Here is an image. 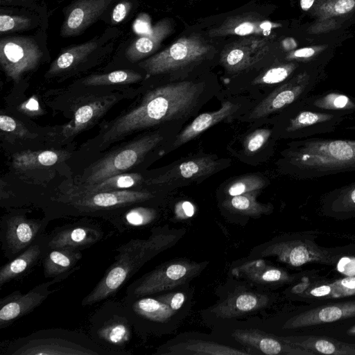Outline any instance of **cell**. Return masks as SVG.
I'll return each mask as SVG.
<instances>
[{
  "mask_svg": "<svg viewBox=\"0 0 355 355\" xmlns=\"http://www.w3.org/2000/svg\"><path fill=\"white\" fill-rule=\"evenodd\" d=\"M200 84L183 81L151 90L135 108L119 116L105 130L101 146H106L136 131L178 119L196 104Z\"/></svg>",
  "mask_w": 355,
  "mask_h": 355,
  "instance_id": "6da1fadb",
  "label": "cell"
},
{
  "mask_svg": "<svg viewBox=\"0 0 355 355\" xmlns=\"http://www.w3.org/2000/svg\"><path fill=\"white\" fill-rule=\"evenodd\" d=\"M354 6V0H338L334 8L336 12L343 14L352 10Z\"/></svg>",
  "mask_w": 355,
  "mask_h": 355,
  "instance_id": "816d5d0a",
  "label": "cell"
},
{
  "mask_svg": "<svg viewBox=\"0 0 355 355\" xmlns=\"http://www.w3.org/2000/svg\"><path fill=\"white\" fill-rule=\"evenodd\" d=\"M270 297L266 293L243 291L232 293L218 304L211 312L219 318L230 319L241 317L266 307Z\"/></svg>",
  "mask_w": 355,
  "mask_h": 355,
  "instance_id": "ac0fdd59",
  "label": "cell"
},
{
  "mask_svg": "<svg viewBox=\"0 0 355 355\" xmlns=\"http://www.w3.org/2000/svg\"><path fill=\"white\" fill-rule=\"evenodd\" d=\"M176 235L156 228L148 239H131L116 249L114 263L102 279L82 300L83 306H91L116 293L147 261L175 243Z\"/></svg>",
  "mask_w": 355,
  "mask_h": 355,
  "instance_id": "7a4b0ae2",
  "label": "cell"
},
{
  "mask_svg": "<svg viewBox=\"0 0 355 355\" xmlns=\"http://www.w3.org/2000/svg\"><path fill=\"white\" fill-rule=\"evenodd\" d=\"M134 31L140 35H145L150 32L152 27L149 16L146 14H141L135 20L133 25Z\"/></svg>",
  "mask_w": 355,
  "mask_h": 355,
  "instance_id": "681fc988",
  "label": "cell"
},
{
  "mask_svg": "<svg viewBox=\"0 0 355 355\" xmlns=\"http://www.w3.org/2000/svg\"><path fill=\"white\" fill-rule=\"evenodd\" d=\"M286 49H292L295 47L296 43L292 38H288L284 42Z\"/></svg>",
  "mask_w": 355,
  "mask_h": 355,
  "instance_id": "11a10c76",
  "label": "cell"
},
{
  "mask_svg": "<svg viewBox=\"0 0 355 355\" xmlns=\"http://www.w3.org/2000/svg\"><path fill=\"white\" fill-rule=\"evenodd\" d=\"M195 212L193 205L189 201H181L178 203L175 208V213L177 216L181 218L193 216Z\"/></svg>",
  "mask_w": 355,
  "mask_h": 355,
  "instance_id": "f907efd6",
  "label": "cell"
},
{
  "mask_svg": "<svg viewBox=\"0 0 355 355\" xmlns=\"http://www.w3.org/2000/svg\"><path fill=\"white\" fill-rule=\"evenodd\" d=\"M0 129L2 132L12 133L19 137H28L29 132L18 121L7 115L0 116Z\"/></svg>",
  "mask_w": 355,
  "mask_h": 355,
  "instance_id": "bcb514c9",
  "label": "cell"
},
{
  "mask_svg": "<svg viewBox=\"0 0 355 355\" xmlns=\"http://www.w3.org/2000/svg\"><path fill=\"white\" fill-rule=\"evenodd\" d=\"M153 197L150 192L131 189L99 192L69 190L53 200L69 207L63 216H103L109 220L122 213L123 209Z\"/></svg>",
  "mask_w": 355,
  "mask_h": 355,
  "instance_id": "5b68a950",
  "label": "cell"
},
{
  "mask_svg": "<svg viewBox=\"0 0 355 355\" xmlns=\"http://www.w3.org/2000/svg\"><path fill=\"white\" fill-rule=\"evenodd\" d=\"M49 235L44 233L28 248L0 269V287L31 271L49 250Z\"/></svg>",
  "mask_w": 355,
  "mask_h": 355,
  "instance_id": "d6986e66",
  "label": "cell"
},
{
  "mask_svg": "<svg viewBox=\"0 0 355 355\" xmlns=\"http://www.w3.org/2000/svg\"><path fill=\"white\" fill-rule=\"evenodd\" d=\"M333 115L323 113H317L311 111H304L299 113L291 122L287 128L289 131H294L304 128L320 123L330 120Z\"/></svg>",
  "mask_w": 355,
  "mask_h": 355,
  "instance_id": "60d3db41",
  "label": "cell"
},
{
  "mask_svg": "<svg viewBox=\"0 0 355 355\" xmlns=\"http://www.w3.org/2000/svg\"><path fill=\"white\" fill-rule=\"evenodd\" d=\"M142 180L139 173H120L107 178L98 183L83 185L74 191L83 192H99L129 189L139 184Z\"/></svg>",
  "mask_w": 355,
  "mask_h": 355,
  "instance_id": "d590c367",
  "label": "cell"
},
{
  "mask_svg": "<svg viewBox=\"0 0 355 355\" xmlns=\"http://www.w3.org/2000/svg\"><path fill=\"white\" fill-rule=\"evenodd\" d=\"M6 355H116L84 333L64 329L33 332L7 344Z\"/></svg>",
  "mask_w": 355,
  "mask_h": 355,
  "instance_id": "277c9868",
  "label": "cell"
},
{
  "mask_svg": "<svg viewBox=\"0 0 355 355\" xmlns=\"http://www.w3.org/2000/svg\"><path fill=\"white\" fill-rule=\"evenodd\" d=\"M155 354L175 355H242L252 354L253 353L250 351L241 350V349L214 341L200 339H185L175 343L166 344L159 348Z\"/></svg>",
  "mask_w": 355,
  "mask_h": 355,
  "instance_id": "7402d4cb",
  "label": "cell"
},
{
  "mask_svg": "<svg viewBox=\"0 0 355 355\" xmlns=\"http://www.w3.org/2000/svg\"><path fill=\"white\" fill-rule=\"evenodd\" d=\"M290 165L304 178L355 170V141L309 139L289 150Z\"/></svg>",
  "mask_w": 355,
  "mask_h": 355,
  "instance_id": "3957f363",
  "label": "cell"
},
{
  "mask_svg": "<svg viewBox=\"0 0 355 355\" xmlns=\"http://www.w3.org/2000/svg\"><path fill=\"white\" fill-rule=\"evenodd\" d=\"M269 129H258L251 133L244 143L245 151L248 154H254L259 150L270 137Z\"/></svg>",
  "mask_w": 355,
  "mask_h": 355,
  "instance_id": "f6af8a7d",
  "label": "cell"
},
{
  "mask_svg": "<svg viewBox=\"0 0 355 355\" xmlns=\"http://www.w3.org/2000/svg\"><path fill=\"white\" fill-rule=\"evenodd\" d=\"M156 217L155 209L139 206L130 208L108 220L118 231L123 232L150 224Z\"/></svg>",
  "mask_w": 355,
  "mask_h": 355,
  "instance_id": "1f68e13d",
  "label": "cell"
},
{
  "mask_svg": "<svg viewBox=\"0 0 355 355\" xmlns=\"http://www.w3.org/2000/svg\"><path fill=\"white\" fill-rule=\"evenodd\" d=\"M51 218H30L22 212L1 218L0 241L4 256L11 260L33 243L44 232Z\"/></svg>",
  "mask_w": 355,
  "mask_h": 355,
  "instance_id": "30bf717a",
  "label": "cell"
},
{
  "mask_svg": "<svg viewBox=\"0 0 355 355\" xmlns=\"http://www.w3.org/2000/svg\"><path fill=\"white\" fill-rule=\"evenodd\" d=\"M112 96L92 99L80 105L74 112L73 119L62 127L61 135L65 139L76 136L100 118L114 103Z\"/></svg>",
  "mask_w": 355,
  "mask_h": 355,
  "instance_id": "484cf974",
  "label": "cell"
},
{
  "mask_svg": "<svg viewBox=\"0 0 355 355\" xmlns=\"http://www.w3.org/2000/svg\"><path fill=\"white\" fill-rule=\"evenodd\" d=\"M291 65H280L271 67L257 76L253 81L254 85H274L286 80L292 71Z\"/></svg>",
  "mask_w": 355,
  "mask_h": 355,
  "instance_id": "b9f144b4",
  "label": "cell"
},
{
  "mask_svg": "<svg viewBox=\"0 0 355 355\" xmlns=\"http://www.w3.org/2000/svg\"><path fill=\"white\" fill-rule=\"evenodd\" d=\"M355 317V300L327 304L306 310L289 318L284 329L308 327Z\"/></svg>",
  "mask_w": 355,
  "mask_h": 355,
  "instance_id": "e0dca14e",
  "label": "cell"
},
{
  "mask_svg": "<svg viewBox=\"0 0 355 355\" xmlns=\"http://www.w3.org/2000/svg\"><path fill=\"white\" fill-rule=\"evenodd\" d=\"M260 257H275L279 261L300 267L309 263L331 265L335 257L327 249L318 246L312 238L281 239L270 243L259 250Z\"/></svg>",
  "mask_w": 355,
  "mask_h": 355,
  "instance_id": "8fae6325",
  "label": "cell"
},
{
  "mask_svg": "<svg viewBox=\"0 0 355 355\" xmlns=\"http://www.w3.org/2000/svg\"><path fill=\"white\" fill-rule=\"evenodd\" d=\"M283 341L315 354L355 355V343H349L336 338L319 336H279Z\"/></svg>",
  "mask_w": 355,
  "mask_h": 355,
  "instance_id": "d4e9b609",
  "label": "cell"
},
{
  "mask_svg": "<svg viewBox=\"0 0 355 355\" xmlns=\"http://www.w3.org/2000/svg\"><path fill=\"white\" fill-rule=\"evenodd\" d=\"M272 27L269 21H261L253 17H240L226 21L214 35L234 34L245 35L259 32H268Z\"/></svg>",
  "mask_w": 355,
  "mask_h": 355,
  "instance_id": "8d00e7d4",
  "label": "cell"
},
{
  "mask_svg": "<svg viewBox=\"0 0 355 355\" xmlns=\"http://www.w3.org/2000/svg\"><path fill=\"white\" fill-rule=\"evenodd\" d=\"M132 7L131 3L124 1L119 3L113 9L112 19L114 23L121 22L128 15Z\"/></svg>",
  "mask_w": 355,
  "mask_h": 355,
  "instance_id": "c3c4849f",
  "label": "cell"
},
{
  "mask_svg": "<svg viewBox=\"0 0 355 355\" xmlns=\"http://www.w3.org/2000/svg\"><path fill=\"white\" fill-rule=\"evenodd\" d=\"M90 338L98 345L116 355L130 354L125 348L135 327L122 303L107 301L89 318Z\"/></svg>",
  "mask_w": 355,
  "mask_h": 355,
  "instance_id": "8992f818",
  "label": "cell"
},
{
  "mask_svg": "<svg viewBox=\"0 0 355 355\" xmlns=\"http://www.w3.org/2000/svg\"><path fill=\"white\" fill-rule=\"evenodd\" d=\"M266 44L263 40H243L227 47L221 54L224 67L232 73L241 71L265 53Z\"/></svg>",
  "mask_w": 355,
  "mask_h": 355,
  "instance_id": "603a6c76",
  "label": "cell"
},
{
  "mask_svg": "<svg viewBox=\"0 0 355 355\" xmlns=\"http://www.w3.org/2000/svg\"><path fill=\"white\" fill-rule=\"evenodd\" d=\"M237 109L236 104L225 101L218 110L200 114L177 135L173 147H178L193 139L210 127L228 118Z\"/></svg>",
  "mask_w": 355,
  "mask_h": 355,
  "instance_id": "83f0119b",
  "label": "cell"
},
{
  "mask_svg": "<svg viewBox=\"0 0 355 355\" xmlns=\"http://www.w3.org/2000/svg\"><path fill=\"white\" fill-rule=\"evenodd\" d=\"M205 267L204 263L187 259L167 261L131 284L125 297L148 296L177 288L189 282Z\"/></svg>",
  "mask_w": 355,
  "mask_h": 355,
  "instance_id": "52a82bcc",
  "label": "cell"
},
{
  "mask_svg": "<svg viewBox=\"0 0 355 355\" xmlns=\"http://www.w3.org/2000/svg\"><path fill=\"white\" fill-rule=\"evenodd\" d=\"M103 235L101 227L91 223L83 221L65 225L49 235V249L71 248L81 250L100 241Z\"/></svg>",
  "mask_w": 355,
  "mask_h": 355,
  "instance_id": "2e32d148",
  "label": "cell"
},
{
  "mask_svg": "<svg viewBox=\"0 0 355 355\" xmlns=\"http://www.w3.org/2000/svg\"><path fill=\"white\" fill-rule=\"evenodd\" d=\"M162 140V137L157 133L145 135L107 155L90 167L83 185L96 184L123 173L139 164Z\"/></svg>",
  "mask_w": 355,
  "mask_h": 355,
  "instance_id": "9c48e42d",
  "label": "cell"
},
{
  "mask_svg": "<svg viewBox=\"0 0 355 355\" xmlns=\"http://www.w3.org/2000/svg\"><path fill=\"white\" fill-rule=\"evenodd\" d=\"M304 296L315 298H342L355 295V277H347L309 288Z\"/></svg>",
  "mask_w": 355,
  "mask_h": 355,
  "instance_id": "836d02e7",
  "label": "cell"
},
{
  "mask_svg": "<svg viewBox=\"0 0 355 355\" xmlns=\"http://www.w3.org/2000/svg\"><path fill=\"white\" fill-rule=\"evenodd\" d=\"M67 153L60 150H24L13 155L12 164L18 170H28L40 166H49L62 162Z\"/></svg>",
  "mask_w": 355,
  "mask_h": 355,
  "instance_id": "4dcf8cb0",
  "label": "cell"
},
{
  "mask_svg": "<svg viewBox=\"0 0 355 355\" xmlns=\"http://www.w3.org/2000/svg\"><path fill=\"white\" fill-rule=\"evenodd\" d=\"M347 334L351 336H355V324L347 329Z\"/></svg>",
  "mask_w": 355,
  "mask_h": 355,
  "instance_id": "9f6ffc18",
  "label": "cell"
},
{
  "mask_svg": "<svg viewBox=\"0 0 355 355\" xmlns=\"http://www.w3.org/2000/svg\"><path fill=\"white\" fill-rule=\"evenodd\" d=\"M265 186V180L256 175L242 176L228 185L227 194L231 196L241 195L245 193L259 191Z\"/></svg>",
  "mask_w": 355,
  "mask_h": 355,
  "instance_id": "ab89813d",
  "label": "cell"
},
{
  "mask_svg": "<svg viewBox=\"0 0 355 355\" xmlns=\"http://www.w3.org/2000/svg\"><path fill=\"white\" fill-rule=\"evenodd\" d=\"M31 24V19L25 17L0 15V32L1 34L24 30L28 28Z\"/></svg>",
  "mask_w": 355,
  "mask_h": 355,
  "instance_id": "7bdbcfd3",
  "label": "cell"
},
{
  "mask_svg": "<svg viewBox=\"0 0 355 355\" xmlns=\"http://www.w3.org/2000/svg\"><path fill=\"white\" fill-rule=\"evenodd\" d=\"M142 78L141 74L130 70H117L107 73L87 77L83 84L87 86L123 85L137 83Z\"/></svg>",
  "mask_w": 355,
  "mask_h": 355,
  "instance_id": "74e56055",
  "label": "cell"
},
{
  "mask_svg": "<svg viewBox=\"0 0 355 355\" xmlns=\"http://www.w3.org/2000/svg\"><path fill=\"white\" fill-rule=\"evenodd\" d=\"M172 28V24L168 19H163L157 21L152 27L150 33L142 35L128 47L125 51L126 58L135 62L150 55L171 34Z\"/></svg>",
  "mask_w": 355,
  "mask_h": 355,
  "instance_id": "4316f807",
  "label": "cell"
},
{
  "mask_svg": "<svg viewBox=\"0 0 355 355\" xmlns=\"http://www.w3.org/2000/svg\"><path fill=\"white\" fill-rule=\"evenodd\" d=\"M80 250L71 248H57L49 249L42 259L44 273L46 278L73 272L78 268V262L82 259Z\"/></svg>",
  "mask_w": 355,
  "mask_h": 355,
  "instance_id": "f1b7e54d",
  "label": "cell"
},
{
  "mask_svg": "<svg viewBox=\"0 0 355 355\" xmlns=\"http://www.w3.org/2000/svg\"><path fill=\"white\" fill-rule=\"evenodd\" d=\"M315 51L312 48H303L295 51L294 56L297 58H309L312 56Z\"/></svg>",
  "mask_w": 355,
  "mask_h": 355,
  "instance_id": "f5cc1de1",
  "label": "cell"
},
{
  "mask_svg": "<svg viewBox=\"0 0 355 355\" xmlns=\"http://www.w3.org/2000/svg\"><path fill=\"white\" fill-rule=\"evenodd\" d=\"M232 272L237 277L263 286L284 284L295 279L285 270L269 265L263 259L247 261L234 267Z\"/></svg>",
  "mask_w": 355,
  "mask_h": 355,
  "instance_id": "44dd1931",
  "label": "cell"
},
{
  "mask_svg": "<svg viewBox=\"0 0 355 355\" xmlns=\"http://www.w3.org/2000/svg\"><path fill=\"white\" fill-rule=\"evenodd\" d=\"M112 1H77L66 17L60 31L61 35L70 37L80 34L105 11Z\"/></svg>",
  "mask_w": 355,
  "mask_h": 355,
  "instance_id": "ffe728a7",
  "label": "cell"
},
{
  "mask_svg": "<svg viewBox=\"0 0 355 355\" xmlns=\"http://www.w3.org/2000/svg\"><path fill=\"white\" fill-rule=\"evenodd\" d=\"M315 0H300L301 8L304 10H309L313 5Z\"/></svg>",
  "mask_w": 355,
  "mask_h": 355,
  "instance_id": "db71d44e",
  "label": "cell"
},
{
  "mask_svg": "<svg viewBox=\"0 0 355 355\" xmlns=\"http://www.w3.org/2000/svg\"><path fill=\"white\" fill-rule=\"evenodd\" d=\"M97 46L96 41L92 40L67 49L52 62L46 75H56L76 65L94 51Z\"/></svg>",
  "mask_w": 355,
  "mask_h": 355,
  "instance_id": "d6a6232c",
  "label": "cell"
},
{
  "mask_svg": "<svg viewBox=\"0 0 355 355\" xmlns=\"http://www.w3.org/2000/svg\"><path fill=\"white\" fill-rule=\"evenodd\" d=\"M303 91L302 85L286 83L276 89L260 102L250 115L251 119H259L293 103Z\"/></svg>",
  "mask_w": 355,
  "mask_h": 355,
  "instance_id": "f546056e",
  "label": "cell"
},
{
  "mask_svg": "<svg viewBox=\"0 0 355 355\" xmlns=\"http://www.w3.org/2000/svg\"><path fill=\"white\" fill-rule=\"evenodd\" d=\"M218 162L209 157L189 159L173 166L157 177L148 180V185H160L180 180H195L214 172Z\"/></svg>",
  "mask_w": 355,
  "mask_h": 355,
  "instance_id": "cb8c5ba5",
  "label": "cell"
},
{
  "mask_svg": "<svg viewBox=\"0 0 355 355\" xmlns=\"http://www.w3.org/2000/svg\"><path fill=\"white\" fill-rule=\"evenodd\" d=\"M155 297L175 311H178L183 306L186 300L185 294L180 291L166 293Z\"/></svg>",
  "mask_w": 355,
  "mask_h": 355,
  "instance_id": "7dc6e473",
  "label": "cell"
},
{
  "mask_svg": "<svg viewBox=\"0 0 355 355\" xmlns=\"http://www.w3.org/2000/svg\"><path fill=\"white\" fill-rule=\"evenodd\" d=\"M37 43L28 37H5L0 41V64L7 76L17 83L35 69L42 57Z\"/></svg>",
  "mask_w": 355,
  "mask_h": 355,
  "instance_id": "7c38bea8",
  "label": "cell"
},
{
  "mask_svg": "<svg viewBox=\"0 0 355 355\" xmlns=\"http://www.w3.org/2000/svg\"><path fill=\"white\" fill-rule=\"evenodd\" d=\"M329 211L338 216L355 214V185L346 187L336 193L329 202Z\"/></svg>",
  "mask_w": 355,
  "mask_h": 355,
  "instance_id": "f35d334b",
  "label": "cell"
},
{
  "mask_svg": "<svg viewBox=\"0 0 355 355\" xmlns=\"http://www.w3.org/2000/svg\"><path fill=\"white\" fill-rule=\"evenodd\" d=\"M231 338L255 354L268 355H314L309 350L292 345L279 336L257 329H236L230 334Z\"/></svg>",
  "mask_w": 355,
  "mask_h": 355,
  "instance_id": "9a60e30c",
  "label": "cell"
},
{
  "mask_svg": "<svg viewBox=\"0 0 355 355\" xmlns=\"http://www.w3.org/2000/svg\"><path fill=\"white\" fill-rule=\"evenodd\" d=\"M72 272L66 273L42 283L26 293L15 291L0 300V329L12 324L40 306L53 292L51 286L66 279Z\"/></svg>",
  "mask_w": 355,
  "mask_h": 355,
  "instance_id": "5bb4252c",
  "label": "cell"
},
{
  "mask_svg": "<svg viewBox=\"0 0 355 355\" xmlns=\"http://www.w3.org/2000/svg\"><path fill=\"white\" fill-rule=\"evenodd\" d=\"M123 304L133 324L141 334H159L172 321L177 311L155 297H125Z\"/></svg>",
  "mask_w": 355,
  "mask_h": 355,
  "instance_id": "4fadbf2b",
  "label": "cell"
},
{
  "mask_svg": "<svg viewBox=\"0 0 355 355\" xmlns=\"http://www.w3.org/2000/svg\"><path fill=\"white\" fill-rule=\"evenodd\" d=\"M213 51V46L197 35L176 40L164 51L140 63L148 75L173 72L199 62Z\"/></svg>",
  "mask_w": 355,
  "mask_h": 355,
  "instance_id": "ba28073f",
  "label": "cell"
},
{
  "mask_svg": "<svg viewBox=\"0 0 355 355\" xmlns=\"http://www.w3.org/2000/svg\"><path fill=\"white\" fill-rule=\"evenodd\" d=\"M314 104L318 107L332 110L350 108L354 106L347 96L338 94H329L318 99Z\"/></svg>",
  "mask_w": 355,
  "mask_h": 355,
  "instance_id": "ee69618b",
  "label": "cell"
},
{
  "mask_svg": "<svg viewBox=\"0 0 355 355\" xmlns=\"http://www.w3.org/2000/svg\"><path fill=\"white\" fill-rule=\"evenodd\" d=\"M259 191L231 196L223 203L227 210L248 216H260L269 214L272 207L269 205L261 204L257 200Z\"/></svg>",
  "mask_w": 355,
  "mask_h": 355,
  "instance_id": "e575fe53",
  "label": "cell"
}]
</instances>
